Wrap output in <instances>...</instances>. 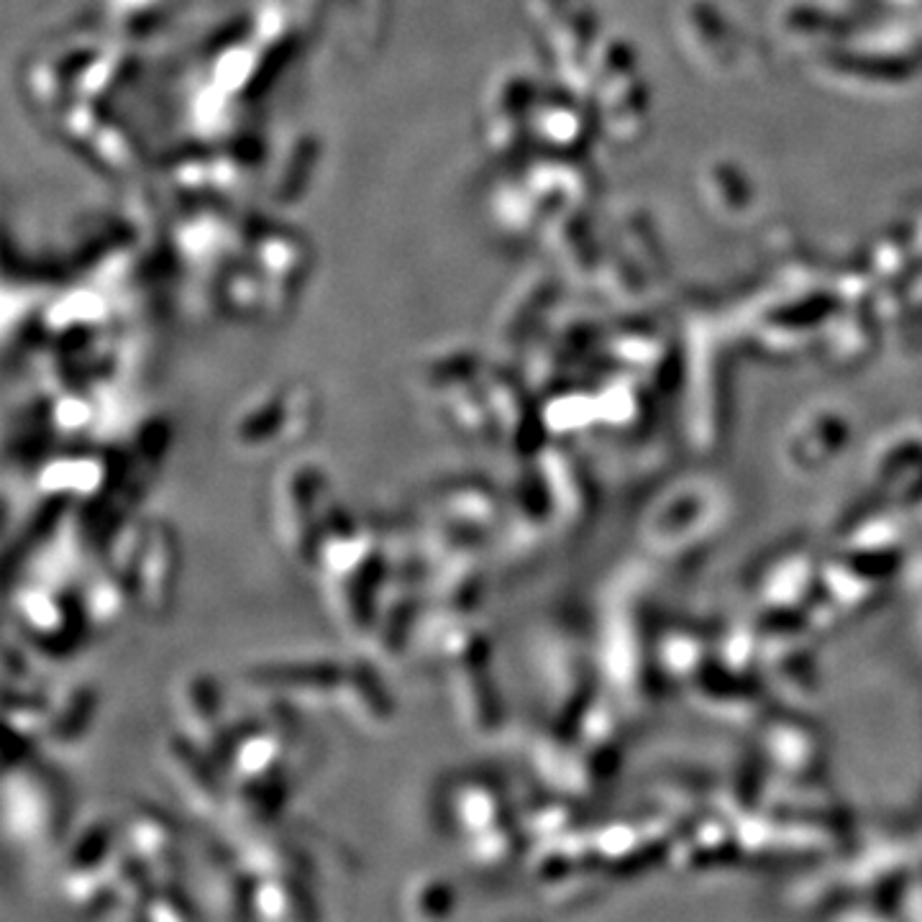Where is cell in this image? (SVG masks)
I'll return each instance as SVG.
<instances>
[{
    "instance_id": "6da1fadb",
    "label": "cell",
    "mask_w": 922,
    "mask_h": 922,
    "mask_svg": "<svg viewBox=\"0 0 922 922\" xmlns=\"http://www.w3.org/2000/svg\"><path fill=\"white\" fill-rule=\"evenodd\" d=\"M64 826V795L57 779L29 759H8L3 777L6 838L29 853L60 843Z\"/></svg>"
},
{
    "instance_id": "7a4b0ae2",
    "label": "cell",
    "mask_w": 922,
    "mask_h": 922,
    "mask_svg": "<svg viewBox=\"0 0 922 922\" xmlns=\"http://www.w3.org/2000/svg\"><path fill=\"white\" fill-rule=\"evenodd\" d=\"M336 500L331 477L316 459H298L277 480V523L285 549L303 570L316 572L326 518Z\"/></svg>"
},
{
    "instance_id": "3957f363",
    "label": "cell",
    "mask_w": 922,
    "mask_h": 922,
    "mask_svg": "<svg viewBox=\"0 0 922 922\" xmlns=\"http://www.w3.org/2000/svg\"><path fill=\"white\" fill-rule=\"evenodd\" d=\"M123 848L121 822L93 818L64 851L60 897L88 918H105L111 908L113 869Z\"/></svg>"
},
{
    "instance_id": "277c9868",
    "label": "cell",
    "mask_w": 922,
    "mask_h": 922,
    "mask_svg": "<svg viewBox=\"0 0 922 922\" xmlns=\"http://www.w3.org/2000/svg\"><path fill=\"white\" fill-rule=\"evenodd\" d=\"M11 611L21 636L34 641L41 652L68 654L80 644V633L90 628L70 582L41 574L13 592Z\"/></svg>"
},
{
    "instance_id": "5b68a950",
    "label": "cell",
    "mask_w": 922,
    "mask_h": 922,
    "mask_svg": "<svg viewBox=\"0 0 922 922\" xmlns=\"http://www.w3.org/2000/svg\"><path fill=\"white\" fill-rule=\"evenodd\" d=\"M160 761L191 810L203 818L228 812V777L224 764L183 730L164 736Z\"/></svg>"
},
{
    "instance_id": "8992f818",
    "label": "cell",
    "mask_w": 922,
    "mask_h": 922,
    "mask_svg": "<svg viewBox=\"0 0 922 922\" xmlns=\"http://www.w3.org/2000/svg\"><path fill=\"white\" fill-rule=\"evenodd\" d=\"M316 408L306 392H267L246 402L234 421L230 439L238 449L265 451L306 439L313 426Z\"/></svg>"
},
{
    "instance_id": "52a82bcc",
    "label": "cell",
    "mask_w": 922,
    "mask_h": 922,
    "mask_svg": "<svg viewBox=\"0 0 922 922\" xmlns=\"http://www.w3.org/2000/svg\"><path fill=\"white\" fill-rule=\"evenodd\" d=\"M344 664L346 658L331 656L272 658V662L254 664L244 674V682L262 695L285 697L295 705H334L344 677Z\"/></svg>"
},
{
    "instance_id": "ba28073f",
    "label": "cell",
    "mask_w": 922,
    "mask_h": 922,
    "mask_svg": "<svg viewBox=\"0 0 922 922\" xmlns=\"http://www.w3.org/2000/svg\"><path fill=\"white\" fill-rule=\"evenodd\" d=\"M180 574V546L170 523L146 518V531L139 551L131 597L146 615L160 617L175 600Z\"/></svg>"
},
{
    "instance_id": "9c48e42d",
    "label": "cell",
    "mask_w": 922,
    "mask_h": 922,
    "mask_svg": "<svg viewBox=\"0 0 922 922\" xmlns=\"http://www.w3.org/2000/svg\"><path fill=\"white\" fill-rule=\"evenodd\" d=\"M175 705L185 736H191L221 761L234 715L228 713L218 679L208 672L185 674L175 692Z\"/></svg>"
},
{
    "instance_id": "30bf717a",
    "label": "cell",
    "mask_w": 922,
    "mask_h": 922,
    "mask_svg": "<svg viewBox=\"0 0 922 922\" xmlns=\"http://www.w3.org/2000/svg\"><path fill=\"white\" fill-rule=\"evenodd\" d=\"M500 797L495 787H490L482 777L472 771L451 774L443 781L439 795L441 820L449 836L459 846H464L482 833L500 826Z\"/></svg>"
},
{
    "instance_id": "8fae6325",
    "label": "cell",
    "mask_w": 922,
    "mask_h": 922,
    "mask_svg": "<svg viewBox=\"0 0 922 922\" xmlns=\"http://www.w3.org/2000/svg\"><path fill=\"white\" fill-rule=\"evenodd\" d=\"M426 518L474 546L495 518V502L472 477H447L428 492Z\"/></svg>"
},
{
    "instance_id": "7c38bea8",
    "label": "cell",
    "mask_w": 922,
    "mask_h": 922,
    "mask_svg": "<svg viewBox=\"0 0 922 922\" xmlns=\"http://www.w3.org/2000/svg\"><path fill=\"white\" fill-rule=\"evenodd\" d=\"M334 707H339L361 730L382 733L395 723V699L380 669L369 658H346Z\"/></svg>"
},
{
    "instance_id": "4fadbf2b",
    "label": "cell",
    "mask_w": 922,
    "mask_h": 922,
    "mask_svg": "<svg viewBox=\"0 0 922 922\" xmlns=\"http://www.w3.org/2000/svg\"><path fill=\"white\" fill-rule=\"evenodd\" d=\"M121 836L129 851L150 869L156 884H177L180 838L170 818L154 807H136L121 822Z\"/></svg>"
},
{
    "instance_id": "5bb4252c",
    "label": "cell",
    "mask_w": 922,
    "mask_h": 922,
    "mask_svg": "<svg viewBox=\"0 0 922 922\" xmlns=\"http://www.w3.org/2000/svg\"><path fill=\"white\" fill-rule=\"evenodd\" d=\"M484 662H488L484 648H477V652L443 666V669L449 672L451 697H454L459 718L464 723V728L469 733H477V736L495 733L500 723L498 692L495 685L490 682Z\"/></svg>"
},
{
    "instance_id": "9a60e30c",
    "label": "cell",
    "mask_w": 922,
    "mask_h": 922,
    "mask_svg": "<svg viewBox=\"0 0 922 922\" xmlns=\"http://www.w3.org/2000/svg\"><path fill=\"white\" fill-rule=\"evenodd\" d=\"M111 461L95 451H80V454H60L47 459L37 472L39 495L52 500L68 498H98L109 492Z\"/></svg>"
},
{
    "instance_id": "2e32d148",
    "label": "cell",
    "mask_w": 922,
    "mask_h": 922,
    "mask_svg": "<svg viewBox=\"0 0 922 922\" xmlns=\"http://www.w3.org/2000/svg\"><path fill=\"white\" fill-rule=\"evenodd\" d=\"M249 918L308 920L316 915L306 882L287 877H249Z\"/></svg>"
},
{
    "instance_id": "e0dca14e",
    "label": "cell",
    "mask_w": 922,
    "mask_h": 922,
    "mask_svg": "<svg viewBox=\"0 0 922 922\" xmlns=\"http://www.w3.org/2000/svg\"><path fill=\"white\" fill-rule=\"evenodd\" d=\"M78 597L88 625L95 631L113 628L123 617V613H126V605L134 603L126 584H123L103 562L90 564L88 570L80 574Z\"/></svg>"
},
{
    "instance_id": "ac0fdd59",
    "label": "cell",
    "mask_w": 922,
    "mask_h": 922,
    "mask_svg": "<svg viewBox=\"0 0 922 922\" xmlns=\"http://www.w3.org/2000/svg\"><path fill=\"white\" fill-rule=\"evenodd\" d=\"M98 695L88 685H64L49 689L47 738L54 746H75L93 726Z\"/></svg>"
},
{
    "instance_id": "d6986e66",
    "label": "cell",
    "mask_w": 922,
    "mask_h": 922,
    "mask_svg": "<svg viewBox=\"0 0 922 922\" xmlns=\"http://www.w3.org/2000/svg\"><path fill=\"white\" fill-rule=\"evenodd\" d=\"M234 861L249 877H287L306 882L310 871L298 848L283 841V838L265 833L242 838V843L234 851Z\"/></svg>"
},
{
    "instance_id": "ffe728a7",
    "label": "cell",
    "mask_w": 922,
    "mask_h": 922,
    "mask_svg": "<svg viewBox=\"0 0 922 922\" xmlns=\"http://www.w3.org/2000/svg\"><path fill=\"white\" fill-rule=\"evenodd\" d=\"M406 912L413 920H443L457 912V887L439 874H421L410 879L402 897Z\"/></svg>"
},
{
    "instance_id": "44dd1931",
    "label": "cell",
    "mask_w": 922,
    "mask_h": 922,
    "mask_svg": "<svg viewBox=\"0 0 922 922\" xmlns=\"http://www.w3.org/2000/svg\"><path fill=\"white\" fill-rule=\"evenodd\" d=\"M146 920H187L195 918V912L187 904L185 894L180 892L177 884H156V889L146 902L144 910Z\"/></svg>"
}]
</instances>
